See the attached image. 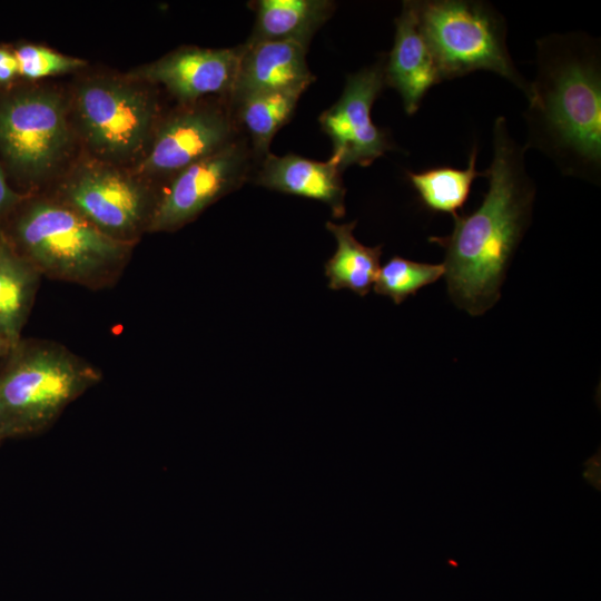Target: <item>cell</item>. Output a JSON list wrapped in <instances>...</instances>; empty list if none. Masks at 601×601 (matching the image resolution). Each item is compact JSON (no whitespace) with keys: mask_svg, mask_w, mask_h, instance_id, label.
I'll return each mask as SVG.
<instances>
[{"mask_svg":"<svg viewBox=\"0 0 601 601\" xmlns=\"http://www.w3.org/2000/svg\"><path fill=\"white\" fill-rule=\"evenodd\" d=\"M356 221L348 224L326 223V228L336 240V250L325 263L328 288L349 289L365 296L374 284L380 270L382 246L368 247L353 235Z\"/></svg>","mask_w":601,"mask_h":601,"instance_id":"obj_18","label":"cell"},{"mask_svg":"<svg viewBox=\"0 0 601 601\" xmlns=\"http://www.w3.org/2000/svg\"><path fill=\"white\" fill-rule=\"evenodd\" d=\"M590 466L588 470H585L584 472V477L587 479V481L591 482L598 490L600 487V466H597V465H588Z\"/></svg>","mask_w":601,"mask_h":601,"instance_id":"obj_26","label":"cell"},{"mask_svg":"<svg viewBox=\"0 0 601 601\" xmlns=\"http://www.w3.org/2000/svg\"><path fill=\"white\" fill-rule=\"evenodd\" d=\"M40 273L0 230V333L13 344L32 309Z\"/></svg>","mask_w":601,"mask_h":601,"instance_id":"obj_17","label":"cell"},{"mask_svg":"<svg viewBox=\"0 0 601 601\" xmlns=\"http://www.w3.org/2000/svg\"><path fill=\"white\" fill-rule=\"evenodd\" d=\"M342 170L332 159L316 161L294 154L263 158L257 184L284 194L312 198L326 204L335 218L345 215L346 189Z\"/></svg>","mask_w":601,"mask_h":601,"instance_id":"obj_15","label":"cell"},{"mask_svg":"<svg viewBox=\"0 0 601 601\" xmlns=\"http://www.w3.org/2000/svg\"><path fill=\"white\" fill-rule=\"evenodd\" d=\"M236 139L229 112L208 107L189 109L161 126L141 166L155 174L180 171Z\"/></svg>","mask_w":601,"mask_h":601,"instance_id":"obj_11","label":"cell"},{"mask_svg":"<svg viewBox=\"0 0 601 601\" xmlns=\"http://www.w3.org/2000/svg\"><path fill=\"white\" fill-rule=\"evenodd\" d=\"M307 48L295 41L244 43L231 101L267 91L304 92L315 80L306 62Z\"/></svg>","mask_w":601,"mask_h":601,"instance_id":"obj_14","label":"cell"},{"mask_svg":"<svg viewBox=\"0 0 601 601\" xmlns=\"http://www.w3.org/2000/svg\"><path fill=\"white\" fill-rule=\"evenodd\" d=\"M477 147L473 146L465 169L435 167L424 171H407V177L422 203L432 211L457 215L466 203L473 181L485 177L476 170Z\"/></svg>","mask_w":601,"mask_h":601,"instance_id":"obj_19","label":"cell"},{"mask_svg":"<svg viewBox=\"0 0 601 601\" xmlns=\"http://www.w3.org/2000/svg\"><path fill=\"white\" fill-rule=\"evenodd\" d=\"M393 48L384 59L385 85L401 96L407 115H414L427 91L442 82L434 56L420 24L416 1H404L395 19Z\"/></svg>","mask_w":601,"mask_h":601,"instance_id":"obj_13","label":"cell"},{"mask_svg":"<svg viewBox=\"0 0 601 601\" xmlns=\"http://www.w3.org/2000/svg\"><path fill=\"white\" fill-rule=\"evenodd\" d=\"M22 196L16 193L7 183L0 170V217L13 210L22 200Z\"/></svg>","mask_w":601,"mask_h":601,"instance_id":"obj_23","label":"cell"},{"mask_svg":"<svg viewBox=\"0 0 601 601\" xmlns=\"http://www.w3.org/2000/svg\"><path fill=\"white\" fill-rule=\"evenodd\" d=\"M81 122L90 144L109 156H126L144 142L152 120L148 97L126 83L95 80L78 92Z\"/></svg>","mask_w":601,"mask_h":601,"instance_id":"obj_9","label":"cell"},{"mask_svg":"<svg viewBox=\"0 0 601 601\" xmlns=\"http://www.w3.org/2000/svg\"><path fill=\"white\" fill-rule=\"evenodd\" d=\"M535 76L524 111L525 149L546 156L562 175L601 176V47L583 32L535 42Z\"/></svg>","mask_w":601,"mask_h":601,"instance_id":"obj_2","label":"cell"},{"mask_svg":"<svg viewBox=\"0 0 601 601\" xmlns=\"http://www.w3.org/2000/svg\"><path fill=\"white\" fill-rule=\"evenodd\" d=\"M242 57L238 48H184L142 68L136 77L164 85L180 100L226 93L230 97Z\"/></svg>","mask_w":601,"mask_h":601,"instance_id":"obj_12","label":"cell"},{"mask_svg":"<svg viewBox=\"0 0 601 601\" xmlns=\"http://www.w3.org/2000/svg\"><path fill=\"white\" fill-rule=\"evenodd\" d=\"M68 140L61 98L48 90L23 91L0 101V151L27 176L48 170Z\"/></svg>","mask_w":601,"mask_h":601,"instance_id":"obj_6","label":"cell"},{"mask_svg":"<svg viewBox=\"0 0 601 601\" xmlns=\"http://www.w3.org/2000/svg\"><path fill=\"white\" fill-rule=\"evenodd\" d=\"M385 86L384 58L347 76L339 99L319 117L333 144L332 159L343 171L352 165L370 166L393 149L385 130L374 125L372 107Z\"/></svg>","mask_w":601,"mask_h":601,"instance_id":"obj_7","label":"cell"},{"mask_svg":"<svg viewBox=\"0 0 601 601\" xmlns=\"http://www.w3.org/2000/svg\"><path fill=\"white\" fill-rule=\"evenodd\" d=\"M19 75L18 61L14 52L0 49V82H6Z\"/></svg>","mask_w":601,"mask_h":601,"instance_id":"obj_24","label":"cell"},{"mask_svg":"<svg viewBox=\"0 0 601 601\" xmlns=\"http://www.w3.org/2000/svg\"><path fill=\"white\" fill-rule=\"evenodd\" d=\"M418 24L442 80L484 70L494 72L529 97L530 81L510 55L504 17L481 0L416 1Z\"/></svg>","mask_w":601,"mask_h":601,"instance_id":"obj_5","label":"cell"},{"mask_svg":"<svg viewBox=\"0 0 601 601\" xmlns=\"http://www.w3.org/2000/svg\"><path fill=\"white\" fill-rule=\"evenodd\" d=\"M2 441H3V436H2L1 430H0V444H1Z\"/></svg>","mask_w":601,"mask_h":601,"instance_id":"obj_27","label":"cell"},{"mask_svg":"<svg viewBox=\"0 0 601 601\" xmlns=\"http://www.w3.org/2000/svg\"><path fill=\"white\" fill-rule=\"evenodd\" d=\"M68 206L104 233L125 242L148 224L152 208L145 190L130 178L110 170H91L68 188Z\"/></svg>","mask_w":601,"mask_h":601,"instance_id":"obj_10","label":"cell"},{"mask_svg":"<svg viewBox=\"0 0 601 601\" xmlns=\"http://www.w3.org/2000/svg\"><path fill=\"white\" fill-rule=\"evenodd\" d=\"M443 275V264L418 263L395 256L380 268L374 282V292L391 297L395 304H401Z\"/></svg>","mask_w":601,"mask_h":601,"instance_id":"obj_21","label":"cell"},{"mask_svg":"<svg viewBox=\"0 0 601 601\" xmlns=\"http://www.w3.org/2000/svg\"><path fill=\"white\" fill-rule=\"evenodd\" d=\"M9 240L41 276L93 290L118 282L132 246L67 204L48 200L32 203L18 216L14 240Z\"/></svg>","mask_w":601,"mask_h":601,"instance_id":"obj_3","label":"cell"},{"mask_svg":"<svg viewBox=\"0 0 601 601\" xmlns=\"http://www.w3.org/2000/svg\"><path fill=\"white\" fill-rule=\"evenodd\" d=\"M300 90L259 92L235 102L238 121L248 132L253 151L263 158L275 134L290 119Z\"/></svg>","mask_w":601,"mask_h":601,"instance_id":"obj_20","label":"cell"},{"mask_svg":"<svg viewBox=\"0 0 601 601\" xmlns=\"http://www.w3.org/2000/svg\"><path fill=\"white\" fill-rule=\"evenodd\" d=\"M101 378L100 370L60 343L21 338L0 366L3 440L46 431Z\"/></svg>","mask_w":601,"mask_h":601,"instance_id":"obj_4","label":"cell"},{"mask_svg":"<svg viewBox=\"0 0 601 601\" xmlns=\"http://www.w3.org/2000/svg\"><path fill=\"white\" fill-rule=\"evenodd\" d=\"M334 9L328 0H259L255 2V27L245 43L295 41L308 47Z\"/></svg>","mask_w":601,"mask_h":601,"instance_id":"obj_16","label":"cell"},{"mask_svg":"<svg viewBox=\"0 0 601 601\" xmlns=\"http://www.w3.org/2000/svg\"><path fill=\"white\" fill-rule=\"evenodd\" d=\"M493 157L485 173L489 188L471 215L454 216L447 236H432L445 250L444 275L453 302L482 315L500 298L501 285L532 216L535 184L526 170L525 147L499 116L492 130Z\"/></svg>","mask_w":601,"mask_h":601,"instance_id":"obj_1","label":"cell"},{"mask_svg":"<svg viewBox=\"0 0 601 601\" xmlns=\"http://www.w3.org/2000/svg\"><path fill=\"white\" fill-rule=\"evenodd\" d=\"M14 56L19 75L32 79L78 69L85 65V61L78 58L33 45L18 48Z\"/></svg>","mask_w":601,"mask_h":601,"instance_id":"obj_22","label":"cell"},{"mask_svg":"<svg viewBox=\"0 0 601 601\" xmlns=\"http://www.w3.org/2000/svg\"><path fill=\"white\" fill-rule=\"evenodd\" d=\"M249 160V149L237 138L178 171L156 201L147 229L175 230L193 220L215 200L240 187L247 178Z\"/></svg>","mask_w":601,"mask_h":601,"instance_id":"obj_8","label":"cell"},{"mask_svg":"<svg viewBox=\"0 0 601 601\" xmlns=\"http://www.w3.org/2000/svg\"><path fill=\"white\" fill-rule=\"evenodd\" d=\"M14 345L16 344H13L8 337L0 333V366L9 356Z\"/></svg>","mask_w":601,"mask_h":601,"instance_id":"obj_25","label":"cell"}]
</instances>
